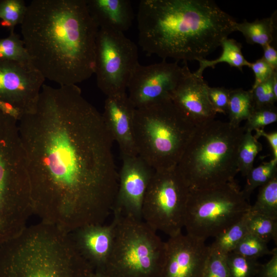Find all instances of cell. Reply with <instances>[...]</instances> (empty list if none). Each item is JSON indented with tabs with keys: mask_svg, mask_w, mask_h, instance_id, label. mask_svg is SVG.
I'll return each mask as SVG.
<instances>
[{
	"mask_svg": "<svg viewBox=\"0 0 277 277\" xmlns=\"http://www.w3.org/2000/svg\"><path fill=\"white\" fill-rule=\"evenodd\" d=\"M18 126L33 214L69 233L103 224L118 185L113 141L78 86L44 84Z\"/></svg>",
	"mask_w": 277,
	"mask_h": 277,
	"instance_id": "cell-1",
	"label": "cell"
},
{
	"mask_svg": "<svg viewBox=\"0 0 277 277\" xmlns=\"http://www.w3.org/2000/svg\"><path fill=\"white\" fill-rule=\"evenodd\" d=\"M21 25L32 65L45 79L77 85L94 74L99 28L86 0H33Z\"/></svg>",
	"mask_w": 277,
	"mask_h": 277,
	"instance_id": "cell-2",
	"label": "cell"
},
{
	"mask_svg": "<svg viewBox=\"0 0 277 277\" xmlns=\"http://www.w3.org/2000/svg\"><path fill=\"white\" fill-rule=\"evenodd\" d=\"M137 22L144 51L185 62L205 58L236 23L210 0H142Z\"/></svg>",
	"mask_w": 277,
	"mask_h": 277,
	"instance_id": "cell-3",
	"label": "cell"
},
{
	"mask_svg": "<svg viewBox=\"0 0 277 277\" xmlns=\"http://www.w3.org/2000/svg\"><path fill=\"white\" fill-rule=\"evenodd\" d=\"M70 233L40 222L0 246V277H90Z\"/></svg>",
	"mask_w": 277,
	"mask_h": 277,
	"instance_id": "cell-4",
	"label": "cell"
},
{
	"mask_svg": "<svg viewBox=\"0 0 277 277\" xmlns=\"http://www.w3.org/2000/svg\"><path fill=\"white\" fill-rule=\"evenodd\" d=\"M243 127L214 119L195 127L176 168L190 190L234 181Z\"/></svg>",
	"mask_w": 277,
	"mask_h": 277,
	"instance_id": "cell-5",
	"label": "cell"
},
{
	"mask_svg": "<svg viewBox=\"0 0 277 277\" xmlns=\"http://www.w3.org/2000/svg\"><path fill=\"white\" fill-rule=\"evenodd\" d=\"M33 214L18 122L0 110V246L20 233Z\"/></svg>",
	"mask_w": 277,
	"mask_h": 277,
	"instance_id": "cell-6",
	"label": "cell"
},
{
	"mask_svg": "<svg viewBox=\"0 0 277 277\" xmlns=\"http://www.w3.org/2000/svg\"><path fill=\"white\" fill-rule=\"evenodd\" d=\"M195 128L170 99L136 108L133 130L137 155L154 171L174 168Z\"/></svg>",
	"mask_w": 277,
	"mask_h": 277,
	"instance_id": "cell-7",
	"label": "cell"
},
{
	"mask_svg": "<svg viewBox=\"0 0 277 277\" xmlns=\"http://www.w3.org/2000/svg\"><path fill=\"white\" fill-rule=\"evenodd\" d=\"M114 214L115 233L100 271L108 277H161L165 242L142 220Z\"/></svg>",
	"mask_w": 277,
	"mask_h": 277,
	"instance_id": "cell-8",
	"label": "cell"
},
{
	"mask_svg": "<svg viewBox=\"0 0 277 277\" xmlns=\"http://www.w3.org/2000/svg\"><path fill=\"white\" fill-rule=\"evenodd\" d=\"M248 200L234 181L211 188L190 190L184 223L186 234L204 240L215 238L249 211Z\"/></svg>",
	"mask_w": 277,
	"mask_h": 277,
	"instance_id": "cell-9",
	"label": "cell"
},
{
	"mask_svg": "<svg viewBox=\"0 0 277 277\" xmlns=\"http://www.w3.org/2000/svg\"><path fill=\"white\" fill-rule=\"evenodd\" d=\"M190 191L176 167L154 171L144 197L142 220L169 237L182 232Z\"/></svg>",
	"mask_w": 277,
	"mask_h": 277,
	"instance_id": "cell-10",
	"label": "cell"
},
{
	"mask_svg": "<svg viewBox=\"0 0 277 277\" xmlns=\"http://www.w3.org/2000/svg\"><path fill=\"white\" fill-rule=\"evenodd\" d=\"M138 63L137 47L124 33L99 28L95 44L96 83L106 96L126 92Z\"/></svg>",
	"mask_w": 277,
	"mask_h": 277,
	"instance_id": "cell-11",
	"label": "cell"
},
{
	"mask_svg": "<svg viewBox=\"0 0 277 277\" xmlns=\"http://www.w3.org/2000/svg\"><path fill=\"white\" fill-rule=\"evenodd\" d=\"M190 72L186 63L183 66L177 62L165 60L146 66L139 64L128 85V98L135 109L171 100L177 86Z\"/></svg>",
	"mask_w": 277,
	"mask_h": 277,
	"instance_id": "cell-12",
	"label": "cell"
},
{
	"mask_svg": "<svg viewBox=\"0 0 277 277\" xmlns=\"http://www.w3.org/2000/svg\"><path fill=\"white\" fill-rule=\"evenodd\" d=\"M45 80L32 64L0 61V101L24 115L36 107Z\"/></svg>",
	"mask_w": 277,
	"mask_h": 277,
	"instance_id": "cell-13",
	"label": "cell"
},
{
	"mask_svg": "<svg viewBox=\"0 0 277 277\" xmlns=\"http://www.w3.org/2000/svg\"><path fill=\"white\" fill-rule=\"evenodd\" d=\"M113 213L142 220L145 194L154 170L138 155L122 156Z\"/></svg>",
	"mask_w": 277,
	"mask_h": 277,
	"instance_id": "cell-14",
	"label": "cell"
},
{
	"mask_svg": "<svg viewBox=\"0 0 277 277\" xmlns=\"http://www.w3.org/2000/svg\"><path fill=\"white\" fill-rule=\"evenodd\" d=\"M165 242L161 277H203L210 254L205 240L181 232Z\"/></svg>",
	"mask_w": 277,
	"mask_h": 277,
	"instance_id": "cell-15",
	"label": "cell"
},
{
	"mask_svg": "<svg viewBox=\"0 0 277 277\" xmlns=\"http://www.w3.org/2000/svg\"><path fill=\"white\" fill-rule=\"evenodd\" d=\"M208 87L203 76L190 71L171 96L176 108L195 127L214 120L216 114L209 100Z\"/></svg>",
	"mask_w": 277,
	"mask_h": 277,
	"instance_id": "cell-16",
	"label": "cell"
},
{
	"mask_svg": "<svg viewBox=\"0 0 277 277\" xmlns=\"http://www.w3.org/2000/svg\"><path fill=\"white\" fill-rule=\"evenodd\" d=\"M135 109L126 92L106 96L105 101L102 117L121 156L137 155L133 130Z\"/></svg>",
	"mask_w": 277,
	"mask_h": 277,
	"instance_id": "cell-17",
	"label": "cell"
},
{
	"mask_svg": "<svg viewBox=\"0 0 277 277\" xmlns=\"http://www.w3.org/2000/svg\"><path fill=\"white\" fill-rule=\"evenodd\" d=\"M115 233V222L109 225L92 224L70 233L78 251L94 271L100 270L111 252Z\"/></svg>",
	"mask_w": 277,
	"mask_h": 277,
	"instance_id": "cell-18",
	"label": "cell"
},
{
	"mask_svg": "<svg viewBox=\"0 0 277 277\" xmlns=\"http://www.w3.org/2000/svg\"><path fill=\"white\" fill-rule=\"evenodd\" d=\"M88 11L99 28L124 33L134 18L128 0H86Z\"/></svg>",
	"mask_w": 277,
	"mask_h": 277,
	"instance_id": "cell-19",
	"label": "cell"
},
{
	"mask_svg": "<svg viewBox=\"0 0 277 277\" xmlns=\"http://www.w3.org/2000/svg\"><path fill=\"white\" fill-rule=\"evenodd\" d=\"M235 31L242 33L248 44H258L262 47L271 44L276 38V11L269 17L252 22L246 19L240 23L236 22Z\"/></svg>",
	"mask_w": 277,
	"mask_h": 277,
	"instance_id": "cell-20",
	"label": "cell"
},
{
	"mask_svg": "<svg viewBox=\"0 0 277 277\" xmlns=\"http://www.w3.org/2000/svg\"><path fill=\"white\" fill-rule=\"evenodd\" d=\"M222 48L221 55L213 60L206 58L199 60V67L194 73L197 76H202L204 71L208 67L214 68L215 65L221 63H226L230 67L238 68L241 71L244 66L249 67L250 63L246 60L242 52V45L236 41L228 37L221 43Z\"/></svg>",
	"mask_w": 277,
	"mask_h": 277,
	"instance_id": "cell-21",
	"label": "cell"
},
{
	"mask_svg": "<svg viewBox=\"0 0 277 277\" xmlns=\"http://www.w3.org/2000/svg\"><path fill=\"white\" fill-rule=\"evenodd\" d=\"M253 108L250 90L242 88L230 89L227 114L229 123L234 126H239L242 121L246 120Z\"/></svg>",
	"mask_w": 277,
	"mask_h": 277,
	"instance_id": "cell-22",
	"label": "cell"
},
{
	"mask_svg": "<svg viewBox=\"0 0 277 277\" xmlns=\"http://www.w3.org/2000/svg\"><path fill=\"white\" fill-rule=\"evenodd\" d=\"M247 213L238 222L215 237L214 242L209 246L210 251L226 255L234 250L238 244L248 233Z\"/></svg>",
	"mask_w": 277,
	"mask_h": 277,
	"instance_id": "cell-23",
	"label": "cell"
},
{
	"mask_svg": "<svg viewBox=\"0 0 277 277\" xmlns=\"http://www.w3.org/2000/svg\"><path fill=\"white\" fill-rule=\"evenodd\" d=\"M249 211L277 220V175L260 188L256 200Z\"/></svg>",
	"mask_w": 277,
	"mask_h": 277,
	"instance_id": "cell-24",
	"label": "cell"
},
{
	"mask_svg": "<svg viewBox=\"0 0 277 277\" xmlns=\"http://www.w3.org/2000/svg\"><path fill=\"white\" fill-rule=\"evenodd\" d=\"M262 145L252 132L245 131L237 155L238 172L246 176L253 168L255 159L262 150Z\"/></svg>",
	"mask_w": 277,
	"mask_h": 277,
	"instance_id": "cell-25",
	"label": "cell"
},
{
	"mask_svg": "<svg viewBox=\"0 0 277 277\" xmlns=\"http://www.w3.org/2000/svg\"><path fill=\"white\" fill-rule=\"evenodd\" d=\"M0 61L32 64L23 39L14 31L6 37L0 38Z\"/></svg>",
	"mask_w": 277,
	"mask_h": 277,
	"instance_id": "cell-26",
	"label": "cell"
},
{
	"mask_svg": "<svg viewBox=\"0 0 277 277\" xmlns=\"http://www.w3.org/2000/svg\"><path fill=\"white\" fill-rule=\"evenodd\" d=\"M246 226L248 233L261 239L267 243L277 241V220L249 211L246 216Z\"/></svg>",
	"mask_w": 277,
	"mask_h": 277,
	"instance_id": "cell-27",
	"label": "cell"
},
{
	"mask_svg": "<svg viewBox=\"0 0 277 277\" xmlns=\"http://www.w3.org/2000/svg\"><path fill=\"white\" fill-rule=\"evenodd\" d=\"M277 175V159L253 167L247 177L246 183L242 190L246 197L248 199L253 191L268 183Z\"/></svg>",
	"mask_w": 277,
	"mask_h": 277,
	"instance_id": "cell-28",
	"label": "cell"
},
{
	"mask_svg": "<svg viewBox=\"0 0 277 277\" xmlns=\"http://www.w3.org/2000/svg\"><path fill=\"white\" fill-rule=\"evenodd\" d=\"M27 9L24 0H0V25L10 32L14 31L23 22Z\"/></svg>",
	"mask_w": 277,
	"mask_h": 277,
	"instance_id": "cell-29",
	"label": "cell"
},
{
	"mask_svg": "<svg viewBox=\"0 0 277 277\" xmlns=\"http://www.w3.org/2000/svg\"><path fill=\"white\" fill-rule=\"evenodd\" d=\"M226 260L230 277H254L261 266L257 260L233 251L226 255Z\"/></svg>",
	"mask_w": 277,
	"mask_h": 277,
	"instance_id": "cell-30",
	"label": "cell"
},
{
	"mask_svg": "<svg viewBox=\"0 0 277 277\" xmlns=\"http://www.w3.org/2000/svg\"><path fill=\"white\" fill-rule=\"evenodd\" d=\"M274 249L270 250L267 243L250 233H247L238 244L233 252L244 257L256 259L266 255H271Z\"/></svg>",
	"mask_w": 277,
	"mask_h": 277,
	"instance_id": "cell-31",
	"label": "cell"
},
{
	"mask_svg": "<svg viewBox=\"0 0 277 277\" xmlns=\"http://www.w3.org/2000/svg\"><path fill=\"white\" fill-rule=\"evenodd\" d=\"M277 121V109L275 105L253 107L243 127L245 131L252 132L264 128Z\"/></svg>",
	"mask_w": 277,
	"mask_h": 277,
	"instance_id": "cell-32",
	"label": "cell"
},
{
	"mask_svg": "<svg viewBox=\"0 0 277 277\" xmlns=\"http://www.w3.org/2000/svg\"><path fill=\"white\" fill-rule=\"evenodd\" d=\"M273 75L267 81L249 90L252 95L253 107L274 105L277 98L274 95L272 88Z\"/></svg>",
	"mask_w": 277,
	"mask_h": 277,
	"instance_id": "cell-33",
	"label": "cell"
},
{
	"mask_svg": "<svg viewBox=\"0 0 277 277\" xmlns=\"http://www.w3.org/2000/svg\"><path fill=\"white\" fill-rule=\"evenodd\" d=\"M203 277H230L226 255L210 251Z\"/></svg>",
	"mask_w": 277,
	"mask_h": 277,
	"instance_id": "cell-34",
	"label": "cell"
},
{
	"mask_svg": "<svg viewBox=\"0 0 277 277\" xmlns=\"http://www.w3.org/2000/svg\"><path fill=\"white\" fill-rule=\"evenodd\" d=\"M230 90L223 87L209 86V100L216 113H227Z\"/></svg>",
	"mask_w": 277,
	"mask_h": 277,
	"instance_id": "cell-35",
	"label": "cell"
},
{
	"mask_svg": "<svg viewBox=\"0 0 277 277\" xmlns=\"http://www.w3.org/2000/svg\"><path fill=\"white\" fill-rule=\"evenodd\" d=\"M249 67L251 69L254 75V81L252 88L267 81L277 72L262 58L250 63Z\"/></svg>",
	"mask_w": 277,
	"mask_h": 277,
	"instance_id": "cell-36",
	"label": "cell"
},
{
	"mask_svg": "<svg viewBox=\"0 0 277 277\" xmlns=\"http://www.w3.org/2000/svg\"><path fill=\"white\" fill-rule=\"evenodd\" d=\"M256 277H277V249L274 248L271 259L265 264L261 265Z\"/></svg>",
	"mask_w": 277,
	"mask_h": 277,
	"instance_id": "cell-37",
	"label": "cell"
},
{
	"mask_svg": "<svg viewBox=\"0 0 277 277\" xmlns=\"http://www.w3.org/2000/svg\"><path fill=\"white\" fill-rule=\"evenodd\" d=\"M263 56L262 57L270 65L275 71H277V50L275 45L271 44L263 47Z\"/></svg>",
	"mask_w": 277,
	"mask_h": 277,
	"instance_id": "cell-38",
	"label": "cell"
},
{
	"mask_svg": "<svg viewBox=\"0 0 277 277\" xmlns=\"http://www.w3.org/2000/svg\"><path fill=\"white\" fill-rule=\"evenodd\" d=\"M255 136L259 138L260 137H264L268 142L272 149L273 159H277V132H266L264 129L255 130Z\"/></svg>",
	"mask_w": 277,
	"mask_h": 277,
	"instance_id": "cell-39",
	"label": "cell"
},
{
	"mask_svg": "<svg viewBox=\"0 0 277 277\" xmlns=\"http://www.w3.org/2000/svg\"><path fill=\"white\" fill-rule=\"evenodd\" d=\"M90 277H108L103 273L97 271H93V272L91 273Z\"/></svg>",
	"mask_w": 277,
	"mask_h": 277,
	"instance_id": "cell-40",
	"label": "cell"
}]
</instances>
